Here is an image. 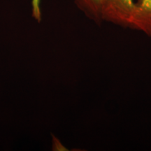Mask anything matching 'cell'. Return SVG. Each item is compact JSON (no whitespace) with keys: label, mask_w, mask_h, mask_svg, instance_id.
<instances>
[{"label":"cell","mask_w":151,"mask_h":151,"mask_svg":"<svg viewBox=\"0 0 151 151\" xmlns=\"http://www.w3.org/2000/svg\"><path fill=\"white\" fill-rule=\"evenodd\" d=\"M52 150H67L61 142L55 137L52 135Z\"/></svg>","instance_id":"4"},{"label":"cell","mask_w":151,"mask_h":151,"mask_svg":"<svg viewBox=\"0 0 151 151\" xmlns=\"http://www.w3.org/2000/svg\"><path fill=\"white\" fill-rule=\"evenodd\" d=\"M76 6L94 22L101 24L103 22L101 16V0H73Z\"/></svg>","instance_id":"3"},{"label":"cell","mask_w":151,"mask_h":151,"mask_svg":"<svg viewBox=\"0 0 151 151\" xmlns=\"http://www.w3.org/2000/svg\"><path fill=\"white\" fill-rule=\"evenodd\" d=\"M134 0H101L103 22L130 29Z\"/></svg>","instance_id":"1"},{"label":"cell","mask_w":151,"mask_h":151,"mask_svg":"<svg viewBox=\"0 0 151 151\" xmlns=\"http://www.w3.org/2000/svg\"><path fill=\"white\" fill-rule=\"evenodd\" d=\"M130 29L151 38V0H134Z\"/></svg>","instance_id":"2"}]
</instances>
